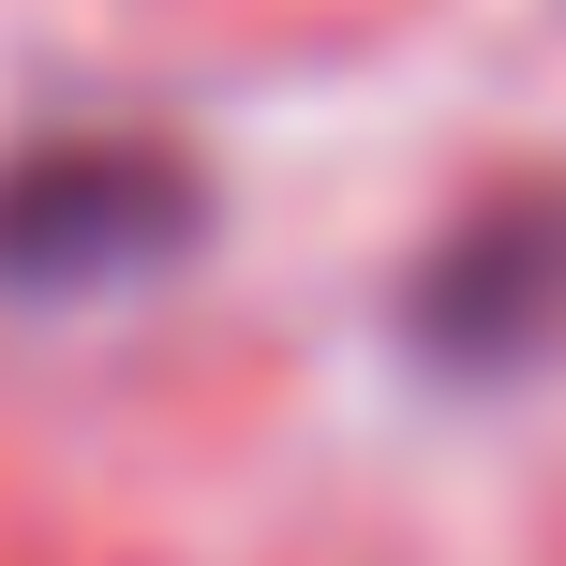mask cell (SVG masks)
Instances as JSON below:
<instances>
[{"mask_svg": "<svg viewBox=\"0 0 566 566\" xmlns=\"http://www.w3.org/2000/svg\"><path fill=\"white\" fill-rule=\"evenodd\" d=\"M195 239V165L149 135H60L30 165H0V283L15 298H90L135 283Z\"/></svg>", "mask_w": 566, "mask_h": 566, "instance_id": "6da1fadb", "label": "cell"}, {"mask_svg": "<svg viewBox=\"0 0 566 566\" xmlns=\"http://www.w3.org/2000/svg\"><path fill=\"white\" fill-rule=\"evenodd\" d=\"M402 343L432 373H537L566 343V195H492L402 283Z\"/></svg>", "mask_w": 566, "mask_h": 566, "instance_id": "7a4b0ae2", "label": "cell"}]
</instances>
